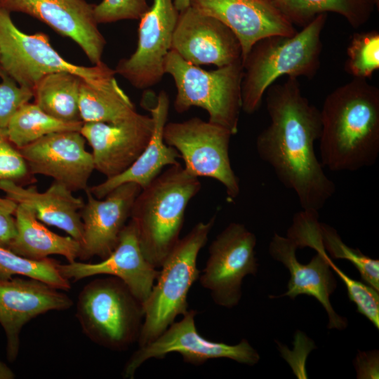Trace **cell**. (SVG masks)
Here are the masks:
<instances>
[{
  "label": "cell",
  "mask_w": 379,
  "mask_h": 379,
  "mask_svg": "<svg viewBox=\"0 0 379 379\" xmlns=\"http://www.w3.org/2000/svg\"><path fill=\"white\" fill-rule=\"evenodd\" d=\"M265 93L270 124L257 137L258 154L279 182L295 192L303 210L319 212L336 189L315 154L320 110L302 94L297 78L273 84Z\"/></svg>",
  "instance_id": "obj_1"
},
{
  "label": "cell",
  "mask_w": 379,
  "mask_h": 379,
  "mask_svg": "<svg viewBox=\"0 0 379 379\" xmlns=\"http://www.w3.org/2000/svg\"><path fill=\"white\" fill-rule=\"evenodd\" d=\"M321 163L332 171H356L379 156V88L353 78L325 98L320 110Z\"/></svg>",
  "instance_id": "obj_2"
},
{
  "label": "cell",
  "mask_w": 379,
  "mask_h": 379,
  "mask_svg": "<svg viewBox=\"0 0 379 379\" xmlns=\"http://www.w3.org/2000/svg\"><path fill=\"white\" fill-rule=\"evenodd\" d=\"M327 13L317 15L294 35H272L258 41L242 60L241 110L258 111L264 94L282 77L313 78L320 67L321 34Z\"/></svg>",
  "instance_id": "obj_3"
},
{
  "label": "cell",
  "mask_w": 379,
  "mask_h": 379,
  "mask_svg": "<svg viewBox=\"0 0 379 379\" xmlns=\"http://www.w3.org/2000/svg\"><path fill=\"white\" fill-rule=\"evenodd\" d=\"M201 184L180 164L170 166L135 199L131 213L142 251L154 267H161L180 239L188 203Z\"/></svg>",
  "instance_id": "obj_4"
},
{
  "label": "cell",
  "mask_w": 379,
  "mask_h": 379,
  "mask_svg": "<svg viewBox=\"0 0 379 379\" xmlns=\"http://www.w3.org/2000/svg\"><path fill=\"white\" fill-rule=\"evenodd\" d=\"M215 220L198 222L180 239L166 258L151 293L143 304L144 319L138 340L139 347L155 340L178 315L187 311V294L199 279L197 267L199 251L205 245Z\"/></svg>",
  "instance_id": "obj_5"
},
{
  "label": "cell",
  "mask_w": 379,
  "mask_h": 379,
  "mask_svg": "<svg viewBox=\"0 0 379 379\" xmlns=\"http://www.w3.org/2000/svg\"><path fill=\"white\" fill-rule=\"evenodd\" d=\"M165 74L175 82L174 108L178 113L192 107L205 109L208 121L238 132L241 110L242 61L207 71L183 60L171 50L165 61Z\"/></svg>",
  "instance_id": "obj_6"
},
{
  "label": "cell",
  "mask_w": 379,
  "mask_h": 379,
  "mask_svg": "<svg viewBox=\"0 0 379 379\" xmlns=\"http://www.w3.org/2000/svg\"><path fill=\"white\" fill-rule=\"evenodd\" d=\"M77 318L94 343L123 350L138 341L144 319L142 304L120 279H96L81 291Z\"/></svg>",
  "instance_id": "obj_7"
},
{
  "label": "cell",
  "mask_w": 379,
  "mask_h": 379,
  "mask_svg": "<svg viewBox=\"0 0 379 379\" xmlns=\"http://www.w3.org/2000/svg\"><path fill=\"white\" fill-rule=\"evenodd\" d=\"M0 69L31 90L44 76L55 72L77 74L96 86L105 85L116 74L102 62L91 67L69 62L51 46L47 34L24 33L13 22L10 12L1 6Z\"/></svg>",
  "instance_id": "obj_8"
},
{
  "label": "cell",
  "mask_w": 379,
  "mask_h": 379,
  "mask_svg": "<svg viewBox=\"0 0 379 379\" xmlns=\"http://www.w3.org/2000/svg\"><path fill=\"white\" fill-rule=\"evenodd\" d=\"M232 135L228 129L198 117L166 123L164 129L165 143L178 151L185 169L193 176L218 180L233 199L238 197L240 185L229 155Z\"/></svg>",
  "instance_id": "obj_9"
},
{
  "label": "cell",
  "mask_w": 379,
  "mask_h": 379,
  "mask_svg": "<svg viewBox=\"0 0 379 379\" xmlns=\"http://www.w3.org/2000/svg\"><path fill=\"white\" fill-rule=\"evenodd\" d=\"M298 242L300 248L310 247L317 252L307 264L298 260V247L291 239L280 236L277 232L272 237L269 244V253L274 260L281 262L288 270L290 279L284 293L278 296L270 295V298L287 296L293 300L302 294L312 296L327 312V328L345 329L347 319L338 314L330 302V296L337 287V281L330 265L331 258L322 245L319 225L314 224L306 227L300 233Z\"/></svg>",
  "instance_id": "obj_10"
},
{
  "label": "cell",
  "mask_w": 379,
  "mask_h": 379,
  "mask_svg": "<svg viewBox=\"0 0 379 379\" xmlns=\"http://www.w3.org/2000/svg\"><path fill=\"white\" fill-rule=\"evenodd\" d=\"M255 245V234L237 222L228 225L211 244L208 259L199 279L215 304L227 308L238 305L243 279L258 272Z\"/></svg>",
  "instance_id": "obj_11"
},
{
  "label": "cell",
  "mask_w": 379,
  "mask_h": 379,
  "mask_svg": "<svg viewBox=\"0 0 379 379\" xmlns=\"http://www.w3.org/2000/svg\"><path fill=\"white\" fill-rule=\"evenodd\" d=\"M197 312L188 310L182 319L173 322L155 340L139 347L124 369V376L133 378L137 369L152 358L162 359L171 352L179 353L185 362L201 365L209 359L227 358L238 363L254 366L260 360L258 352L246 339L228 345L204 338L197 330Z\"/></svg>",
  "instance_id": "obj_12"
},
{
  "label": "cell",
  "mask_w": 379,
  "mask_h": 379,
  "mask_svg": "<svg viewBox=\"0 0 379 379\" xmlns=\"http://www.w3.org/2000/svg\"><path fill=\"white\" fill-rule=\"evenodd\" d=\"M179 11L173 0H153L140 19L138 45L128 58L121 59L114 69L139 89L159 83L165 74V61L171 49Z\"/></svg>",
  "instance_id": "obj_13"
},
{
  "label": "cell",
  "mask_w": 379,
  "mask_h": 379,
  "mask_svg": "<svg viewBox=\"0 0 379 379\" xmlns=\"http://www.w3.org/2000/svg\"><path fill=\"white\" fill-rule=\"evenodd\" d=\"M85 143L80 131H67L50 133L18 149L33 175L51 177L74 192L88 187L95 170Z\"/></svg>",
  "instance_id": "obj_14"
},
{
  "label": "cell",
  "mask_w": 379,
  "mask_h": 379,
  "mask_svg": "<svg viewBox=\"0 0 379 379\" xmlns=\"http://www.w3.org/2000/svg\"><path fill=\"white\" fill-rule=\"evenodd\" d=\"M171 50L197 66L221 67L242 61L241 44L234 33L191 6L179 12Z\"/></svg>",
  "instance_id": "obj_15"
},
{
  "label": "cell",
  "mask_w": 379,
  "mask_h": 379,
  "mask_svg": "<svg viewBox=\"0 0 379 379\" xmlns=\"http://www.w3.org/2000/svg\"><path fill=\"white\" fill-rule=\"evenodd\" d=\"M154 120L135 112L115 123H84L80 133L92 148L95 169L106 178L128 169L149 143Z\"/></svg>",
  "instance_id": "obj_16"
},
{
  "label": "cell",
  "mask_w": 379,
  "mask_h": 379,
  "mask_svg": "<svg viewBox=\"0 0 379 379\" xmlns=\"http://www.w3.org/2000/svg\"><path fill=\"white\" fill-rule=\"evenodd\" d=\"M72 300L58 289L34 279H0V324L6 338V356L14 361L22 327L51 310H67Z\"/></svg>",
  "instance_id": "obj_17"
},
{
  "label": "cell",
  "mask_w": 379,
  "mask_h": 379,
  "mask_svg": "<svg viewBox=\"0 0 379 379\" xmlns=\"http://www.w3.org/2000/svg\"><path fill=\"white\" fill-rule=\"evenodd\" d=\"M94 6L85 0H0V6L10 13L31 15L71 39L97 65L102 62L106 40L98 27Z\"/></svg>",
  "instance_id": "obj_18"
},
{
  "label": "cell",
  "mask_w": 379,
  "mask_h": 379,
  "mask_svg": "<svg viewBox=\"0 0 379 379\" xmlns=\"http://www.w3.org/2000/svg\"><path fill=\"white\" fill-rule=\"evenodd\" d=\"M142 188L133 182L124 183L102 199L87 188L86 202L80 211L83 237L79 258L108 257L117 246L121 233L131 217L135 198Z\"/></svg>",
  "instance_id": "obj_19"
},
{
  "label": "cell",
  "mask_w": 379,
  "mask_h": 379,
  "mask_svg": "<svg viewBox=\"0 0 379 379\" xmlns=\"http://www.w3.org/2000/svg\"><path fill=\"white\" fill-rule=\"evenodd\" d=\"M60 274L69 281H77L94 275L105 274L120 279L142 304L147 300L159 270L145 257L133 222L123 229L112 253L101 262L85 263L74 261L58 264Z\"/></svg>",
  "instance_id": "obj_20"
},
{
  "label": "cell",
  "mask_w": 379,
  "mask_h": 379,
  "mask_svg": "<svg viewBox=\"0 0 379 379\" xmlns=\"http://www.w3.org/2000/svg\"><path fill=\"white\" fill-rule=\"evenodd\" d=\"M190 6L219 20L234 33L241 44L242 60L260 39L298 32L267 0H190Z\"/></svg>",
  "instance_id": "obj_21"
},
{
  "label": "cell",
  "mask_w": 379,
  "mask_h": 379,
  "mask_svg": "<svg viewBox=\"0 0 379 379\" xmlns=\"http://www.w3.org/2000/svg\"><path fill=\"white\" fill-rule=\"evenodd\" d=\"M149 110L154 120V130L145 149L135 162L122 173L106 180L93 187H88L98 199H102L117 187L126 182H133L141 188L146 187L166 166L178 164L180 157L178 151L164 140V129L167 123L170 100L168 94L161 91L156 98L155 105H142Z\"/></svg>",
  "instance_id": "obj_22"
},
{
  "label": "cell",
  "mask_w": 379,
  "mask_h": 379,
  "mask_svg": "<svg viewBox=\"0 0 379 379\" xmlns=\"http://www.w3.org/2000/svg\"><path fill=\"white\" fill-rule=\"evenodd\" d=\"M0 190L16 203L32 208L41 222L55 226L81 242L83 222L80 211L85 202L63 184L54 181L46 191L40 192L36 186L25 187L12 181L1 180Z\"/></svg>",
  "instance_id": "obj_23"
},
{
  "label": "cell",
  "mask_w": 379,
  "mask_h": 379,
  "mask_svg": "<svg viewBox=\"0 0 379 379\" xmlns=\"http://www.w3.org/2000/svg\"><path fill=\"white\" fill-rule=\"evenodd\" d=\"M15 218L16 234L8 247L13 252L32 260L60 255L72 262L79 258L80 242L49 230L29 207L18 204Z\"/></svg>",
  "instance_id": "obj_24"
},
{
  "label": "cell",
  "mask_w": 379,
  "mask_h": 379,
  "mask_svg": "<svg viewBox=\"0 0 379 379\" xmlns=\"http://www.w3.org/2000/svg\"><path fill=\"white\" fill-rule=\"evenodd\" d=\"M293 25L305 27L317 15L332 12L343 16L354 29L371 18L379 0H269Z\"/></svg>",
  "instance_id": "obj_25"
},
{
  "label": "cell",
  "mask_w": 379,
  "mask_h": 379,
  "mask_svg": "<svg viewBox=\"0 0 379 379\" xmlns=\"http://www.w3.org/2000/svg\"><path fill=\"white\" fill-rule=\"evenodd\" d=\"M79 106L84 123H115L137 112L134 104L119 86L115 77L102 86L82 80Z\"/></svg>",
  "instance_id": "obj_26"
},
{
  "label": "cell",
  "mask_w": 379,
  "mask_h": 379,
  "mask_svg": "<svg viewBox=\"0 0 379 379\" xmlns=\"http://www.w3.org/2000/svg\"><path fill=\"white\" fill-rule=\"evenodd\" d=\"M82 80L79 76L69 72L48 74L32 90L34 103L57 119L80 121L79 99Z\"/></svg>",
  "instance_id": "obj_27"
},
{
  "label": "cell",
  "mask_w": 379,
  "mask_h": 379,
  "mask_svg": "<svg viewBox=\"0 0 379 379\" xmlns=\"http://www.w3.org/2000/svg\"><path fill=\"white\" fill-rule=\"evenodd\" d=\"M84 122H68L57 119L37 105L26 102L13 114L6 128L10 141L17 147H22L55 132L80 131Z\"/></svg>",
  "instance_id": "obj_28"
},
{
  "label": "cell",
  "mask_w": 379,
  "mask_h": 379,
  "mask_svg": "<svg viewBox=\"0 0 379 379\" xmlns=\"http://www.w3.org/2000/svg\"><path fill=\"white\" fill-rule=\"evenodd\" d=\"M57 260L46 258L32 260L10 249L0 246V279H8L13 275H22L44 282L58 290L71 288L69 281L58 270Z\"/></svg>",
  "instance_id": "obj_29"
},
{
  "label": "cell",
  "mask_w": 379,
  "mask_h": 379,
  "mask_svg": "<svg viewBox=\"0 0 379 379\" xmlns=\"http://www.w3.org/2000/svg\"><path fill=\"white\" fill-rule=\"evenodd\" d=\"M319 232L323 247L328 256L350 261L357 269L363 281L379 291V260L346 245L337 230L326 223L319 222Z\"/></svg>",
  "instance_id": "obj_30"
},
{
  "label": "cell",
  "mask_w": 379,
  "mask_h": 379,
  "mask_svg": "<svg viewBox=\"0 0 379 379\" xmlns=\"http://www.w3.org/2000/svg\"><path fill=\"white\" fill-rule=\"evenodd\" d=\"M345 70L353 78L371 79L379 69L378 30L354 33L347 48Z\"/></svg>",
  "instance_id": "obj_31"
},
{
  "label": "cell",
  "mask_w": 379,
  "mask_h": 379,
  "mask_svg": "<svg viewBox=\"0 0 379 379\" xmlns=\"http://www.w3.org/2000/svg\"><path fill=\"white\" fill-rule=\"evenodd\" d=\"M18 149L10 141L6 129H0V181L25 186L36 181Z\"/></svg>",
  "instance_id": "obj_32"
},
{
  "label": "cell",
  "mask_w": 379,
  "mask_h": 379,
  "mask_svg": "<svg viewBox=\"0 0 379 379\" xmlns=\"http://www.w3.org/2000/svg\"><path fill=\"white\" fill-rule=\"evenodd\" d=\"M149 8L146 0H102L94 6L93 12L99 24L140 20Z\"/></svg>",
  "instance_id": "obj_33"
},
{
  "label": "cell",
  "mask_w": 379,
  "mask_h": 379,
  "mask_svg": "<svg viewBox=\"0 0 379 379\" xmlns=\"http://www.w3.org/2000/svg\"><path fill=\"white\" fill-rule=\"evenodd\" d=\"M0 77V129H6L15 112L33 98V91L18 85L1 69Z\"/></svg>",
  "instance_id": "obj_34"
},
{
  "label": "cell",
  "mask_w": 379,
  "mask_h": 379,
  "mask_svg": "<svg viewBox=\"0 0 379 379\" xmlns=\"http://www.w3.org/2000/svg\"><path fill=\"white\" fill-rule=\"evenodd\" d=\"M18 203L0 197V246L8 248L16 234L15 213Z\"/></svg>",
  "instance_id": "obj_35"
},
{
  "label": "cell",
  "mask_w": 379,
  "mask_h": 379,
  "mask_svg": "<svg viewBox=\"0 0 379 379\" xmlns=\"http://www.w3.org/2000/svg\"><path fill=\"white\" fill-rule=\"evenodd\" d=\"M357 378H378V351L359 352L354 360Z\"/></svg>",
  "instance_id": "obj_36"
},
{
  "label": "cell",
  "mask_w": 379,
  "mask_h": 379,
  "mask_svg": "<svg viewBox=\"0 0 379 379\" xmlns=\"http://www.w3.org/2000/svg\"><path fill=\"white\" fill-rule=\"evenodd\" d=\"M15 374L13 371L0 359V379H13Z\"/></svg>",
  "instance_id": "obj_37"
},
{
  "label": "cell",
  "mask_w": 379,
  "mask_h": 379,
  "mask_svg": "<svg viewBox=\"0 0 379 379\" xmlns=\"http://www.w3.org/2000/svg\"><path fill=\"white\" fill-rule=\"evenodd\" d=\"M173 3L179 12L190 6V0H173Z\"/></svg>",
  "instance_id": "obj_38"
},
{
  "label": "cell",
  "mask_w": 379,
  "mask_h": 379,
  "mask_svg": "<svg viewBox=\"0 0 379 379\" xmlns=\"http://www.w3.org/2000/svg\"><path fill=\"white\" fill-rule=\"evenodd\" d=\"M267 1H269V0H267Z\"/></svg>",
  "instance_id": "obj_39"
}]
</instances>
